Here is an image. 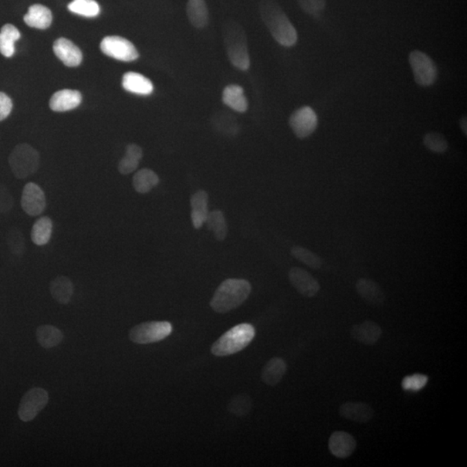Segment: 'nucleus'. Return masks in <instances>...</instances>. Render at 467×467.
<instances>
[{
  "instance_id": "obj_24",
  "label": "nucleus",
  "mask_w": 467,
  "mask_h": 467,
  "mask_svg": "<svg viewBox=\"0 0 467 467\" xmlns=\"http://www.w3.org/2000/svg\"><path fill=\"white\" fill-rule=\"evenodd\" d=\"M286 362L280 357H273L263 367L262 380L269 386H276L282 381L287 373Z\"/></svg>"
},
{
  "instance_id": "obj_32",
  "label": "nucleus",
  "mask_w": 467,
  "mask_h": 467,
  "mask_svg": "<svg viewBox=\"0 0 467 467\" xmlns=\"http://www.w3.org/2000/svg\"><path fill=\"white\" fill-rule=\"evenodd\" d=\"M213 125L222 134L236 135L239 132V126L236 118L227 112H218L213 116Z\"/></svg>"
},
{
  "instance_id": "obj_17",
  "label": "nucleus",
  "mask_w": 467,
  "mask_h": 467,
  "mask_svg": "<svg viewBox=\"0 0 467 467\" xmlns=\"http://www.w3.org/2000/svg\"><path fill=\"white\" fill-rule=\"evenodd\" d=\"M356 290L358 295L371 306H382L385 302L384 291L373 280L360 278L356 283Z\"/></svg>"
},
{
  "instance_id": "obj_20",
  "label": "nucleus",
  "mask_w": 467,
  "mask_h": 467,
  "mask_svg": "<svg viewBox=\"0 0 467 467\" xmlns=\"http://www.w3.org/2000/svg\"><path fill=\"white\" fill-rule=\"evenodd\" d=\"M123 87L127 92L149 96L154 91V84L150 79L137 72H127L123 78Z\"/></svg>"
},
{
  "instance_id": "obj_8",
  "label": "nucleus",
  "mask_w": 467,
  "mask_h": 467,
  "mask_svg": "<svg viewBox=\"0 0 467 467\" xmlns=\"http://www.w3.org/2000/svg\"><path fill=\"white\" fill-rule=\"evenodd\" d=\"M49 394L45 388H33L27 391L20 402L18 415L23 422H29L45 408Z\"/></svg>"
},
{
  "instance_id": "obj_16",
  "label": "nucleus",
  "mask_w": 467,
  "mask_h": 467,
  "mask_svg": "<svg viewBox=\"0 0 467 467\" xmlns=\"http://www.w3.org/2000/svg\"><path fill=\"white\" fill-rule=\"evenodd\" d=\"M351 337L353 340L364 345H374L380 340L382 330L378 324L374 321L366 320L360 324H355L351 328Z\"/></svg>"
},
{
  "instance_id": "obj_31",
  "label": "nucleus",
  "mask_w": 467,
  "mask_h": 467,
  "mask_svg": "<svg viewBox=\"0 0 467 467\" xmlns=\"http://www.w3.org/2000/svg\"><path fill=\"white\" fill-rule=\"evenodd\" d=\"M206 225L208 229L214 234L218 241L222 242L228 235V225H227L225 214L221 211L209 212Z\"/></svg>"
},
{
  "instance_id": "obj_15",
  "label": "nucleus",
  "mask_w": 467,
  "mask_h": 467,
  "mask_svg": "<svg viewBox=\"0 0 467 467\" xmlns=\"http://www.w3.org/2000/svg\"><path fill=\"white\" fill-rule=\"evenodd\" d=\"M54 52L68 67L79 66L83 61L81 50L70 40L61 37L53 45Z\"/></svg>"
},
{
  "instance_id": "obj_23",
  "label": "nucleus",
  "mask_w": 467,
  "mask_h": 467,
  "mask_svg": "<svg viewBox=\"0 0 467 467\" xmlns=\"http://www.w3.org/2000/svg\"><path fill=\"white\" fill-rule=\"evenodd\" d=\"M186 13L192 26L205 29L209 23V11L205 0H188Z\"/></svg>"
},
{
  "instance_id": "obj_39",
  "label": "nucleus",
  "mask_w": 467,
  "mask_h": 467,
  "mask_svg": "<svg viewBox=\"0 0 467 467\" xmlns=\"http://www.w3.org/2000/svg\"><path fill=\"white\" fill-rule=\"evenodd\" d=\"M296 1L303 12L313 17H319L326 6V0H296Z\"/></svg>"
},
{
  "instance_id": "obj_34",
  "label": "nucleus",
  "mask_w": 467,
  "mask_h": 467,
  "mask_svg": "<svg viewBox=\"0 0 467 467\" xmlns=\"http://www.w3.org/2000/svg\"><path fill=\"white\" fill-rule=\"evenodd\" d=\"M291 255L313 269H320L322 267V260L315 253L310 251L304 247L294 246L291 249Z\"/></svg>"
},
{
  "instance_id": "obj_41",
  "label": "nucleus",
  "mask_w": 467,
  "mask_h": 467,
  "mask_svg": "<svg viewBox=\"0 0 467 467\" xmlns=\"http://www.w3.org/2000/svg\"><path fill=\"white\" fill-rule=\"evenodd\" d=\"M12 110V101L8 94L0 92V121L8 118Z\"/></svg>"
},
{
  "instance_id": "obj_21",
  "label": "nucleus",
  "mask_w": 467,
  "mask_h": 467,
  "mask_svg": "<svg viewBox=\"0 0 467 467\" xmlns=\"http://www.w3.org/2000/svg\"><path fill=\"white\" fill-rule=\"evenodd\" d=\"M222 103L231 110L245 113L249 108L248 100L242 86L230 84L222 91Z\"/></svg>"
},
{
  "instance_id": "obj_9",
  "label": "nucleus",
  "mask_w": 467,
  "mask_h": 467,
  "mask_svg": "<svg viewBox=\"0 0 467 467\" xmlns=\"http://www.w3.org/2000/svg\"><path fill=\"white\" fill-rule=\"evenodd\" d=\"M100 48L105 55L123 62H133L138 57V50L134 43L123 37H104Z\"/></svg>"
},
{
  "instance_id": "obj_29",
  "label": "nucleus",
  "mask_w": 467,
  "mask_h": 467,
  "mask_svg": "<svg viewBox=\"0 0 467 467\" xmlns=\"http://www.w3.org/2000/svg\"><path fill=\"white\" fill-rule=\"evenodd\" d=\"M160 183V178L156 174V172L151 169H141L134 174L133 178V186L138 193L145 194L150 192L152 189Z\"/></svg>"
},
{
  "instance_id": "obj_3",
  "label": "nucleus",
  "mask_w": 467,
  "mask_h": 467,
  "mask_svg": "<svg viewBox=\"0 0 467 467\" xmlns=\"http://www.w3.org/2000/svg\"><path fill=\"white\" fill-rule=\"evenodd\" d=\"M251 293V285L243 279H228L220 284L211 300L216 313H227L245 303Z\"/></svg>"
},
{
  "instance_id": "obj_40",
  "label": "nucleus",
  "mask_w": 467,
  "mask_h": 467,
  "mask_svg": "<svg viewBox=\"0 0 467 467\" xmlns=\"http://www.w3.org/2000/svg\"><path fill=\"white\" fill-rule=\"evenodd\" d=\"M14 205L11 192L4 185L0 184V213H8Z\"/></svg>"
},
{
  "instance_id": "obj_1",
  "label": "nucleus",
  "mask_w": 467,
  "mask_h": 467,
  "mask_svg": "<svg viewBox=\"0 0 467 467\" xmlns=\"http://www.w3.org/2000/svg\"><path fill=\"white\" fill-rule=\"evenodd\" d=\"M259 9L263 23L279 45L284 47L296 45L298 33L295 27L276 0H262Z\"/></svg>"
},
{
  "instance_id": "obj_13",
  "label": "nucleus",
  "mask_w": 467,
  "mask_h": 467,
  "mask_svg": "<svg viewBox=\"0 0 467 467\" xmlns=\"http://www.w3.org/2000/svg\"><path fill=\"white\" fill-rule=\"evenodd\" d=\"M357 442L354 436L344 431H336L331 435L328 448L337 458L347 459L355 452Z\"/></svg>"
},
{
  "instance_id": "obj_22",
  "label": "nucleus",
  "mask_w": 467,
  "mask_h": 467,
  "mask_svg": "<svg viewBox=\"0 0 467 467\" xmlns=\"http://www.w3.org/2000/svg\"><path fill=\"white\" fill-rule=\"evenodd\" d=\"M27 25L32 28L45 30L52 23V13L45 6L37 4L30 6L27 14L23 17Z\"/></svg>"
},
{
  "instance_id": "obj_25",
  "label": "nucleus",
  "mask_w": 467,
  "mask_h": 467,
  "mask_svg": "<svg viewBox=\"0 0 467 467\" xmlns=\"http://www.w3.org/2000/svg\"><path fill=\"white\" fill-rule=\"evenodd\" d=\"M50 294L57 302L67 304L70 302L74 294L72 282L66 276H57L50 285Z\"/></svg>"
},
{
  "instance_id": "obj_14",
  "label": "nucleus",
  "mask_w": 467,
  "mask_h": 467,
  "mask_svg": "<svg viewBox=\"0 0 467 467\" xmlns=\"http://www.w3.org/2000/svg\"><path fill=\"white\" fill-rule=\"evenodd\" d=\"M341 417L357 423H367L374 417L375 412L371 405L362 402H346L340 408Z\"/></svg>"
},
{
  "instance_id": "obj_2",
  "label": "nucleus",
  "mask_w": 467,
  "mask_h": 467,
  "mask_svg": "<svg viewBox=\"0 0 467 467\" xmlns=\"http://www.w3.org/2000/svg\"><path fill=\"white\" fill-rule=\"evenodd\" d=\"M222 37L227 56L234 67L246 71L250 67L248 39L239 23L229 20L222 26Z\"/></svg>"
},
{
  "instance_id": "obj_33",
  "label": "nucleus",
  "mask_w": 467,
  "mask_h": 467,
  "mask_svg": "<svg viewBox=\"0 0 467 467\" xmlns=\"http://www.w3.org/2000/svg\"><path fill=\"white\" fill-rule=\"evenodd\" d=\"M68 8L71 12L87 18H94L99 15L101 11L96 0H73Z\"/></svg>"
},
{
  "instance_id": "obj_37",
  "label": "nucleus",
  "mask_w": 467,
  "mask_h": 467,
  "mask_svg": "<svg viewBox=\"0 0 467 467\" xmlns=\"http://www.w3.org/2000/svg\"><path fill=\"white\" fill-rule=\"evenodd\" d=\"M428 377L422 374H414L407 375L402 382V387L406 391L417 392L422 391L428 384Z\"/></svg>"
},
{
  "instance_id": "obj_35",
  "label": "nucleus",
  "mask_w": 467,
  "mask_h": 467,
  "mask_svg": "<svg viewBox=\"0 0 467 467\" xmlns=\"http://www.w3.org/2000/svg\"><path fill=\"white\" fill-rule=\"evenodd\" d=\"M252 407L253 402L251 398L249 397V395L242 394L233 397L231 401L229 402L227 408H228L229 412L231 413L234 415L238 416V417H242V416H246L249 414Z\"/></svg>"
},
{
  "instance_id": "obj_12",
  "label": "nucleus",
  "mask_w": 467,
  "mask_h": 467,
  "mask_svg": "<svg viewBox=\"0 0 467 467\" xmlns=\"http://www.w3.org/2000/svg\"><path fill=\"white\" fill-rule=\"evenodd\" d=\"M289 279L294 289L304 297L313 298L320 292L319 282L309 272L300 267L291 269Z\"/></svg>"
},
{
  "instance_id": "obj_27",
  "label": "nucleus",
  "mask_w": 467,
  "mask_h": 467,
  "mask_svg": "<svg viewBox=\"0 0 467 467\" xmlns=\"http://www.w3.org/2000/svg\"><path fill=\"white\" fill-rule=\"evenodd\" d=\"M21 37L19 30L12 23H6L0 30V53L12 57L15 53V43Z\"/></svg>"
},
{
  "instance_id": "obj_6",
  "label": "nucleus",
  "mask_w": 467,
  "mask_h": 467,
  "mask_svg": "<svg viewBox=\"0 0 467 467\" xmlns=\"http://www.w3.org/2000/svg\"><path fill=\"white\" fill-rule=\"evenodd\" d=\"M172 326L167 321H149L137 324L132 328L129 338L132 342L138 344L157 343L170 336Z\"/></svg>"
},
{
  "instance_id": "obj_42",
  "label": "nucleus",
  "mask_w": 467,
  "mask_h": 467,
  "mask_svg": "<svg viewBox=\"0 0 467 467\" xmlns=\"http://www.w3.org/2000/svg\"><path fill=\"white\" fill-rule=\"evenodd\" d=\"M466 117H463L461 120L459 121V126L460 128H461V130L465 135L467 134V129H466Z\"/></svg>"
},
{
  "instance_id": "obj_10",
  "label": "nucleus",
  "mask_w": 467,
  "mask_h": 467,
  "mask_svg": "<svg viewBox=\"0 0 467 467\" xmlns=\"http://www.w3.org/2000/svg\"><path fill=\"white\" fill-rule=\"evenodd\" d=\"M319 124L317 114L313 108L304 106L294 111L289 118V126L300 140L310 137Z\"/></svg>"
},
{
  "instance_id": "obj_19",
  "label": "nucleus",
  "mask_w": 467,
  "mask_h": 467,
  "mask_svg": "<svg viewBox=\"0 0 467 467\" xmlns=\"http://www.w3.org/2000/svg\"><path fill=\"white\" fill-rule=\"evenodd\" d=\"M208 193L199 189L191 198V222L195 229H201L209 215Z\"/></svg>"
},
{
  "instance_id": "obj_36",
  "label": "nucleus",
  "mask_w": 467,
  "mask_h": 467,
  "mask_svg": "<svg viewBox=\"0 0 467 467\" xmlns=\"http://www.w3.org/2000/svg\"><path fill=\"white\" fill-rule=\"evenodd\" d=\"M423 144L428 150L439 154H444L449 147L444 135L436 133V132H429L426 134L423 138Z\"/></svg>"
},
{
  "instance_id": "obj_18",
  "label": "nucleus",
  "mask_w": 467,
  "mask_h": 467,
  "mask_svg": "<svg viewBox=\"0 0 467 467\" xmlns=\"http://www.w3.org/2000/svg\"><path fill=\"white\" fill-rule=\"evenodd\" d=\"M82 103V94L77 90H63L57 91L50 101V107L55 112H66L74 110Z\"/></svg>"
},
{
  "instance_id": "obj_4",
  "label": "nucleus",
  "mask_w": 467,
  "mask_h": 467,
  "mask_svg": "<svg viewBox=\"0 0 467 467\" xmlns=\"http://www.w3.org/2000/svg\"><path fill=\"white\" fill-rule=\"evenodd\" d=\"M255 337L256 329L252 324H238L226 331L212 344L211 353L216 357H226L238 353L248 346Z\"/></svg>"
},
{
  "instance_id": "obj_26",
  "label": "nucleus",
  "mask_w": 467,
  "mask_h": 467,
  "mask_svg": "<svg viewBox=\"0 0 467 467\" xmlns=\"http://www.w3.org/2000/svg\"><path fill=\"white\" fill-rule=\"evenodd\" d=\"M143 158V150L137 144H129L126 148L123 158L118 165L121 174L128 175L137 170L140 162Z\"/></svg>"
},
{
  "instance_id": "obj_11",
  "label": "nucleus",
  "mask_w": 467,
  "mask_h": 467,
  "mask_svg": "<svg viewBox=\"0 0 467 467\" xmlns=\"http://www.w3.org/2000/svg\"><path fill=\"white\" fill-rule=\"evenodd\" d=\"M45 193L35 183H28L23 189L21 207L27 215L37 216L46 209Z\"/></svg>"
},
{
  "instance_id": "obj_28",
  "label": "nucleus",
  "mask_w": 467,
  "mask_h": 467,
  "mask_svg": "<svg viewBox=\"0 0 467 467\" xmlns=\"http://www.w3.org/2000/svg\"><path fill=\"white\" fill-rule=\"evenodd\" d=\"M53 222L49 216H42L34 223L32 234V241L37 246H45L52 239Z\"/></svg>"
},
{
  "instance_id": "obj_7",
  "label": "nucleus",
  "mask_w": 467,
  "mask_h": 467,
  "mask_svg": "<svg viewBox=\"0 0 467 467\" xmlns=\"http://www.w3.org/2000/svg\"><path fill=\"white\" fill-rule=\"evenodd\" d=\"M411 64L415 83L422 87L433 85L437 80V66L430 56L421 50H414L409 54Z\"/></svg>"
},
{
  "instance_id": "obj_5",
  "label": "nucleus",
  "mask_w": 467,
  "mask_h": 467,
  "mask_svg": "<svg viewBox=\"0 0 467 467\" xmlns=\"http://www.w3.org/2000/svg\"><path fill=\"white\" fill-rule=\"evenodd\" d=\"M8 160L13 175L17 178L25 179L39 170L40 156L32 145L23 143L16 145Z\"/></svg>"
},
{
  "instance_id": "obj_30",
  "label": "nucleus",
  "mask_w": 467,
  "mask_h": 467,
  "mask_svg": "<svg viewBox=\"0 0 467 467\" xmlns=\"http://www.w3.org/2000/svg\"><path fill=\"white\" fill-rule=\"evenodd\" d=\"M36 336L39 344L45 349L56 347L63 340L62 331L50 324H43L37 328Z\"/></svg>"
},
{
  "instance_id": "obj_38",
  "label": "nucleus",
  "mask_w": 467,
  "mask_h": 467,
  "mask_svg": "<svg viewBox=\"0 0 467 467\" xmlns=\"http://www.w3.org/2000/svg\"><path fill=\"white\" fill-rule=\"evenodd\" d=\"M8 243L10 250L17 256H22L25 253V238L18 229H12L8 234Z\"/></svg>"
}]
</instances>
